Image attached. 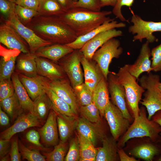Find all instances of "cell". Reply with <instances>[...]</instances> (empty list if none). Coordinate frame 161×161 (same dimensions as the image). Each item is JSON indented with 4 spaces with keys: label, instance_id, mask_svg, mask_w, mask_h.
<instances>
[{
    "label": "cell",
    "instance_id": "7",
    "mask_svg": "<svg viewBox=\"0 0 161 161\" xmlns=\"http://www.w3.org/2000/svg\"><path fill=\"white\" fill-rule=\"evenodd\" d=\"M3 20V22L13 28L27 42L31 53H34L41 48L53 44L40 37L33 30L23 24L15 13Z\"/></svg>",
    "mask_w": 161,
    "mask_h": 161
},
{
    "label": "cell",
    "instance_id": "26",
    "mask_svg": "<svg viewBox=\"0 0 161 161\" xmlns=\"http://www.w3.org/2000/svg\"><path fill=\"white\" fill-rule=\"evenodd\" d=\"M11 79L14 84L15 92L19 100L23 111L34 114V103L28 95L26 89L20 81L18 74L14 72Z\"/></svg>",
    "mask_w": 161,
    "mask_h": 161
},
{
    "label": "cell",
    "instance_id": "24",
    "mask_svg": "<svg viewBox=\"0 0 161 161\" xmlns=\"http://www.w3.org/2000/svg\"><path fill=\"white\" fill-rule=\"evenodd\" d=\"M35 58L33 53L20 54L16 60L14 71L30 77L37 75Z\"/></svg>",
    "mask_w": 161,
    "mask_h": 161
},
{
    "label": "cell",
    "instance_id": "4",
    "mask_svg": "<svg viewBox=\"0 0 161 161\" xmlns=\"http://www.w3.org/2000/svg\"><path fill=\"white\" fill-rule=\"evenodd\" d=\"M117 81L123 87L128 110L134 119L139 115V103L145 90L139 84L136 78L128 70V64L120 67L116 73Z\"/></svg>",
    "mask_w": 161,
    "mask_h": 161
},
{
    "label": "cell",
    "instance_id": "23",
    "mask_svg": "<svg viewBox=\"0 0 161 161\" xmlns=\"http://www.w3.org/2000/svg\"><path fill=\"white\" fill-rule=\"evenodd\" d=\"M126 26L124 23H118L114 19L111 18L88 33L78 37L73 42L65 45L74 49H80L88 41L100 32L110 29L125 27Z\"/></svg>",
    "mask_w": 161,
    "mask_h": 161
},
{
    "label": "cell",
    "instance_id": "50",
    "mask_svg": "<svg viewBox=\"0 0 161 161\" xmlns=\"http://www.w3.org/2000/svg\"><path fill=\"white\" fill-rule=\"evenodd\" d=\"M10 145V140L0 139V158L8 154L11 146Z\"/></svg>",
    "mask_w": 161,
    "mask_h": 161
},
{
    "label": "cell",
    "instance_id": "12",
    "mask_svg": "<svg viewBox=\"0 0 161 161\" xmlns=\"http://www.w3.org/2000/svg\"><path fill=\"white\" fill-rule=\"evenodd\" d=\"M0 42L8 49H16L21 52H30L27 42L11 27L3 22L0 25Z\"/></svg>",
    "mask_w": 161,
    "mask_h": 161
},
{
    "label": "cell",
    "instance_id": "48",
    "mask_svg": "<svg viewBox=\"0 0 161 161\" xmlns=\"http://www.w3.org/2000/svg\"><path fill=\"white\" fill-rule=\"evenodd\" d=\"M20 152L18 137L16 136L13 139L11 143L9 152L11 161H21V156Z\"/></svg>",
    "mask_w": 161,
    "mask_h": 161
},
{
    "label": "cell",
    "instance_id": "11",
    "mask_svg": "<svg viewBox=\"0 0 161 161\" xmlns=\"http://www.w3.org/2000/svg\"><path fill=\"white\" fill-rule=\"evenodd\" d=\"M107 82L111 101L120 109L126 118L130 122L132 121L134 118L127 107L124 88L117 81L115 73L110 72Z\"/></svg>",
    "mask_w": 161,
    "mask_h": 161
},
{
    "label": "cell",
    "instance_id": "56",
    "mask_svg": "<svg viewBox=\"0 0 161 161\" xmlns=\"http://www.w3.org/2000/svg\"><path fill=\"white\" fill-rule=\"evenodd\" d=\"M1 161H11L10 157V154L9 153L0 158Z\"/></svg>",
    "mask_w": 161,
    "mask_h": 161
},
{
    "label": "cell",
    "instance_id": "41",
    "mask_svg": "<svg viewBox=\"0 0 161 161\" xmlns=\"http://www.w3.org/2000/svg\"><path fill=\"white\" fill-rule=\"evenodd\" d=\"M80 158V151L77 136L72 138L69 143L68 150L65 158V161H78Z\"/></svg>",
    "mask_w": 161,
    "mask_h": 161
},
{
    "label": "cell",
    "instance_id": "39",
    "mask_svg": "<svg viewBox=\"0 0 161 161\" xmlns=\"http://www.w3.org/2000/svg\"><path fill=\"white\" fill-rule=\"evenodd\" d=\"M19 149L22 158L29 161H45L46 157L42 155L39 150H31L21 142L18 141Z\"/></svg>",
    "mask_w": 161,
    "mask_h": 161
},
{
    "label": "cell",
    "instance_id": "36",
    "mask_svg": "<svg viewBox=\"0 0 161 161\" xmlns=\"http://www.w3.org/2000/svg\"><path fill=\"white\" fill-rule=\"evenodd\" d=\"M79 114L81 117L91 123H101L100 111L93 102L86 106H80Z\"/></svg>",
    "mask_w": 161,
    "mask_h": 161
},
{
    "label": "cell",
    "instance_id": "29",
    "mask_svg": "<svg viewBox=\"0 0 161 161\" xmlns=\"http://www.w3.org/2000/svg\"><path fill=\"white\" fill-rule=\"evenodd\" d=\"M56 113L58 130L60 140L63 142H67L76 129L78 117L75 118Z\"/></svg>",
    "mask_w": 161,
    "mask_h": 161
},
{
    "label": "cell",
    "instance_id": "10",
    "mask_svg": "<svg viewBox=\"0 0 161 161\" xmlns=\"http://www.w3.org/2000/svg\"><path fill=\"white\" fill-rule=\"evenodd\" d=\"M104 117L109 125L112 137L116 141L130 126L129 121L111 100L105 108Z\"/></svg>",
    "mask_w": 161,
    "mask_h": 161
},
{
    "label": "cell",
    "instance_id": "28",
    "mask_svg": "<svg viewBox=\"0 0 161 161\" xmlns=\"http://www.w3.org/2000/svg\"><path fill=\"white\" fill-rule=\"evenodd\" d=\"M113 137L106 136L102 141V146L97 148L96 161H115L118 157L117 144Z\"/></svg>",
    "mask_w": 161,
    "mask_h": 161
},
{
    "label": "cell",
    "instance_id": "21",
    "mask_svg": "<svg viewBox=\"0 0 161 161\" xmlns=\"http://www.w3.org/2000/svg\"><path fill=\"white\" fill-rule=\"evenodd\" d=\"M41 83L45 93L50 99L52 104V109L56 113L68 117L78 118V115L71 106L62 99L58 97L49 86L50 80L40 76Z\"/></svg>",
    "mask_w": 161,
    "mask_h": 161
},
{
    "label": "cell",
    "instance_id": "60",
    "mask_svg": "<svg viewBox=\"0 0 161 161\" xmlns=\"http://www.w3.org/2000/svg\"><path fill=\"white\" fill-rule=\"evenodd\" d=\"M78 0H73L74 2L77 1Z\"/></svg>",
    "mask_w": 161,
    "mask_h": 161
},
{
    "label": "cell",
    "instance_id": "59",
    "mask_svg": "<svg viewBox=\"0 0 161 161\" xmlns=\"http://www.w3.org/2000/svg\"><path fill=\"white\" fill-rule=\"evenodd\" d=\"M8 1H11V2H13V3H15L16 2V0H8Z\"/></svg>",
    "mask_w": 161,
    "mask_h": 161
},
{
    "label": "cell",
    "instance_id": "35",
    "mask_svg": "<svg viewBox=\"0 0 161 161\" xmlns=\"http://www.w3.org/2000/svg\"><path fill=\"white\" fill-rule=\"evenodd\" d=\"M0 104L2 109L12 120L23 112L15 92L12 96L0 101Z\"/></svg>",
    "mask_w": 161,
    "mask_h": 161
},
{
    "label": "cell",
    "instance_id": "54",
    "mask_svg": "<svg viewBox=\"0 0 161 161\" xmlns=\"http://www.w3.org/2000/svg\"><path fill=\"white\" fill-rule=\"evenodd\" d=\"M151 119L159 125L161 129V110L157 112L152 116ZM160 135H161V131Z\"/></svg>",
    "mask_w": 161,
    "mask_h": 161
},
{
    "label": "cell",
    "instance_id": "32",
    "mask_svg": "<svg viewBox=\"0 0 161 161\" xmlns=\"http://www.w3.org/2000/svg\"><path fill=\"white\" fill-rule=\"evenodd\" d=\"M33 103L34 114L42 122L47 117L52 109L51 101L44 91L33 101Z\"/></svg>",
    "mask_w": 161,
    "mask_h": 161
},
{
    "label": "cell",
    "instance_id": "13",
    "mask_svg": "<svg viewBox=\"0 0 161 161\" xmlns=\"http://www.w3.org/2000/svg\"><path fill=\"white\" fill-rule=\"evenodd\" d=\"M49 84L50 88L54 93L69 105L78 115L79 114L80 106L74 89L68 77L59 80H50Z\"/></svg>",
    "mask_w": 161,
    "mask_h": 161
},
{
    "label": "cell",
    "instance_id": "19",
    "mask_svg": "<svg viewBox=\"0 0 161 161\" xmlns=\"http://www.w3.org/2000/svg\"><path fill=\"white\" fill-rule=\"evenodd\" d=\"M80 61L83 70L84 83L93 92L97 84L104 77L103 73L96 61L86 58L81 53Z\"/></svg>",
    "mask_w": 161,
    "mask_h": 161
},
{
    "label": "cell",
    "instance_id": "9",
    "mask_svg": "<svg viewBox=\"0 0 161 161\" xmlns=\"http://www.w3.org/2000/svg\"><path fill=\"white\" fill-rule=\"evenodd\" d=\"M80 55L79 49H74L58 61L73 89L83 83L84 75L81 66Z\"/></svg>",
    "mask_w": 161,
    "mask_h": 161
},
{
    "label": "cell",
    "instance_id": "58",
    "mask_svg": "<svg viewBox=\"0 0 161 161\" xmlns=\"http://www.w3.org/2000/svg\"><path fill=\"white\" fill-rule=\"evenodd\" d=\"M158 141H160L161 142V137L160 136L159 138ZM158 161H161V157L158 159Z\"/></svg>",
    "mask_w": 161,
    "mask_h": 161
},
{
    "label": "cell",
    "instance_id": "22",
    "mask_svg": "<svg viewBox=\"0 0 161 161\" xmlns=\"http://www.w3.org/2000/svg\"><path fill=\"white\" fill-rule=\"evenodd\" d=\"M21 52L18 49H7L0 45V80L11 78L17 58Z\"/></svg>",
    "mask_w": 161,
    "mask_h": 161
},
{
    "label": "cell",
    "instance_id": "49",
    "mask_svg": "<svg viewBox=\"0 0 161 161\" xmlns=\"http://www.w3.org/2000/svg\"><path fill=\"white\" fill-rule=\"evenodd\" d=\"M40 0H16L15 3L23 7L38 11Z\"/></svg>",
    "mask_w": 161,
    "mask_h": 161
},
{
    "label": "cell",
    "instance_id": "43",
    "mask_svg": "<svg viewBox=\"0 0 161 161\" xmlns=\"http://www.w3.org/2000/svg\"><path fill=\"white\" fill-rule=\"evenodd\" d=\"M151 56L152 71L155 72L161 71V42L151 50Z\"/></svg>",
    "mask_w": 161,
    "mask_h": 161
},
{
    "label": "cell",
    "instance_id": "44",
    "mask_svg": "<svg viewBox=\"0 0 161 161\" xmlns=\"http://www.w3.org/2000/svg\"><path fill=\"white\" fill-rule=\"evenodd\" d=\"M74 7H80L93 11H101L100 0H78L75 2Z\"/></svg>",
    "mask_w": 161,
    "mask_h": 161
},
{
    "label": "cell",
    "instance_id": "42",
    "mask_svg": "<svg viewBox=\"0 0 161 161\" xmlns=\"http://www.w3.org/2000/svg\"><path fill=\"white\" fill-rule=\"evenodd\" d=\"M15 92L14 84L11 78L0 80V101L12 96Z\"/></svg>",
    "mask_w": 161,
    "mask_h": 161
},
{
    "label": "cell",
    "instance_id": "16",
    "mask_svg": "<svg viewBox=\"0 0 161 161\" xmlns=\"http://www.w3.org/2000/svg\"><path fill=\"white\" fill-rule=\"evenodd\" d=\"M42 122L35 114L26 113L19 117L11 126L0 133V139H10L17 133L29 128L39 127Z\"/></svg>",
    "mask_w": 161,
    "mask_h": 161
},
{
    "label": "cell",
    "instance_id": "31",
    "mask_svg": "<svg viewBox=\"0 0 161 161\" xmlns=\"http://www.w3.org/2000/svg\"><path fill=\"white\" fill-rule=\"evenodd\" d=\"M160 153V149L158 146L148 143L135 147L130 151L129 154L145 161H151Z\"/></svg>",
    "mask_w": 161,
    "mask_h": 161
},
{
    "label": "cell",
    "instance_id": "55",
    "mask_svg": "<svg viewBox=\"0 0 161 161\" xmlns=\"http://www.w3.org/2000/svg\"><path fill=\"white\" fill-rule=\"evenodd\" d=\"M101 7L106 6L114 7L117 2V0H100Z\"/></svg>",
    "mask_w": 161,
    "mask_h": 161
},
{
    "label": "cell",
    "instance_id": "57",
    "mask_svg": "<svg viewBox=\"0 0 161 161\" xmlns=\"http://www.w3.org/2000/svg\"><path fill=\"white\" fill-rule=\"evenodd\" d=\"M158 87L160 90L161 92V82H160L158 84Z\"/></svg>",
    "mask_w": 161,
    "mask_h": 161
},
{
    "label": "cell",
    "instance_id": "5",
    "mask_svg": "<svg viewBox=\"0 0 161 161\" xmlns=\"http://www.w3.org/2000/svg\"><path fill=\"white\" fill-rule=\"evenodd\" d=\"M140 84L145 89L144 98L140 102L146 109L148 118L151 120L158 111L161 110V92L158 87L160 76L151 72L143 75L139 80Z\"/></svg>",
    "mask_w": 161,
    "mask_h": 161
},
{
    "label": "cell",
    "instance_id": "8",
    "mask_svg": "<svg viewBox=\"0 0 161 161\" xmlns=\"http://www.w3.org/2000/svg\"><path fill=\"white\" fill-rule=\"evenodd\" d=\"M131 22L133 25L128 28V31L134 35L133 41L138 40L142 42L146 39L149 43L157 41L158 39L153 35V33L161 32V22L146 21L139 16L133 14L131 17Z\"/></svg>",
    "mask_w": 161,
    "mask_h": 161
},
{
    "label": "cell",
    "instance_id": "3",
    "mask_svg": "<svg viewBox=\"0 0 161 161\" xmlns=\"http://www.w3.org/2000/svg\"><path fill=\"white\" fill-rule=\"evenodd\" d=\"M161 131L159 125L148 118L145 108L141 107L139 115L134 119L132 124L119 140L118 148H122L129 140L134 138L146 137L153 142L158 141Z\"/></svg>",
    "mask_w": 161,
    "mask_h": 161
},
{
    "label": "cell",
    "instance_id": "20",
    "mask_svg": "<svg viewBox=\"0 0 161 161\" xmlns=\"http://www.w3.org/2000/svg\"><path fill=\"white\" fill-rule=\"evenodd\" d=\"M149 43L147 41L143 44L140 48L139 54L134 63L128 64V70L130 73L137 80L140 75L144 72L149 73L152 71L151 62L150 59L151 50L149 47Z\"/></svg>",
    "mask_w": 161,
    "mask_h": 161
},
{
    "label": "cell",
    "instance_id": "30",
    "mask_svg": "<svg viewBox=\"0 0 161 161\" xmlns=\"http://www.w3.org/2000/svg\"><path fill=\"white\" fill-rule=\"evenodd\" d=\"M17 74L20 81L33 101L44 92L41 83L40 75H37L34 76L30 77Z\"/></svg>",
    "mask_w": 161,
    "mask_h": 161
},
{
    "label": "cell",
    "instance_id": "17",
    "mask_svg": "<svg viewBox=\"0 0 161 161\" xmlns=\"http://www.w3.org/2000/svg\"><path fill=\"white\" fill-rule=\"evenodd\" d=\"M57 113L52 109L49 112L43 126L38 128L42 142L49 146H55L59 143Z\"/></svg>",
    "mask_w": 161,
    "mask_h": 161
},
{
    "label": "cell",
    "instance_id": "40",
    "mask_svg": "<svg viewBox=\"0 0 161 161\" xmlns=\"http://www.w3.org/2000/svg\"><path fill=\"white\" fill-rule=\"evenodd\" d=\"M15 12L19 21L25 25L38 15V12L36 10L24 7L16 4Z\"/></svg>",
    "mask_w": 161,
    "mask_h": 161
},
{
    "label": "cell",
    "instance_id": "53",
    "mask_svg": "<svg viewBox=\"0 0 161 161\" xmlns=\"http://www.w3.org/2000/svg\"><path fill=\"white\" fill-rule=\"evenodd\" d=\"M57 1L66 11L74 7V2L73 0H57Z\"/></svg>",
    "mask_w": 161,
    "mask_h": 161
},
{
    "label": "cell",
    "instance_id": "1",
    "mask_svg": "<svg viewBox=\"0 0 161 161\" xmlns=\"http://www.w3.org/2000/svg\"><path fill=\"white\" fill-rule=\"evenodd\" d=\"M40 37L53 44L65 45L74 41L78 36L59 16L38 15L26 25Z\"/></svg>",
    "mask_w": 161,
    "mask_h": 161
},
{
    "label": "cell",
    "instance_id": "46",
    "mask_svg": "<svg viewBox=\"0 0 161 161\" xmlns=\"http://www.w3.org/2000/svg\"><path fill=\"white\" fill-rule=\"evenodd\" d=\"M25 137L29 143L37 148V149L45 151H48L40 143V140L41 137L38 131L34 129L29 130L26 134Z\"/></svg>",
    "mask_w": 161,
    "mask_h": 161
},
{
    "label": "cell",
    "instance_id": "45",
    "mask_svg": "<svg viewBox=\"0 0 161 161\" xmlns=\"http://www.w3.org/2000/svg\"><path fill=\"white\" fill-rule=\"evenodd\" d=\"M134 1V0H117L116 4L112 9V13L117 18L121 21L129 22L125 18L122 14L121 9L124 6L129 7L132 6Z\"/></svg>",
    "mask_w": 161,
    "mask_h": 161
},
{
    "label": "cell",
    "instance_id": "51",
    "mask_svg": "<svg viewBox=\"0 0 161 161\" xmlns=\"http://www.w3.org/2000/svg\"><path fill=\"white\" fill-rule=\"evenodd\" d=\"M118 154L121 161H137V160L133 157L128 155L122 148H118Z\"/></svg>",
    "mask_w": 161,
    "mask_h": 161
},
{
    "label": "cell",
    "instance_id": "25",
    "mask_svg": "<svg viewBox=\"0 0 161 161\" xmlns=\"http://www.w3.org/2000/svg\"><path fill=\"white\" fill-rule=\"evenodd\" d=\"M74 49L65 45L53 44L41 48L33 53L36 57H42L58 62Z\"/></svg>",
    "mask_w": 161,
    "mask_h": 161
},
{
    "label": "cell",
    "instance_id": "34",
    "mask_svg": "<svg viewBox=\"0 0 161 161\" xmlns=\"http://www.w3.org/2000/svg\"><path fill=\"white\" fill-rule=\"evenodd\" d=\"M79 143L80 161H95L97 148L89 140L78 134Z\"/></svg>",
    "mask_w": 161,
    "mask_h": 161
},
{
    "label": "cell",
    "instance_id": "47",
    "mask_svg": "<svg viewBox=\"0 0 161 161\" xmlns=\"http://www.w3.org/2000/svg\"><path fill=\"white\" fill-rule=\"evenodd\" d=\"M16 4L8 0H0V11L5 18L15 13Z\"/></svg>",
    "mask_w": 161,
    "mask_h": 161
},
{
    "label": "cell",
    "instance_id": "38",
    "mask_svg": "<svg viewBox=\"0 0 161 161\" xmlns=\"http://www.w3.org/2000/svg\"><path fill=\"white\" fill-rule=\"evenodd\" d=\"M54 147V149L52 151L43 153L46 157V160L47 161H64L69 147L68 143L60 140Z\"/></svg>",
    "mask_w": 161,
    "mask_h": 161
},
{
    "label": "cell",
    "instance_id": "52",
    "mask_svg": "<svg viewBox=\"0 0 161 161\" xmlns=\"http://www.w3.org/2000/svg\"><path fill=\"white\" fill-rule=\"evenodd\" d=\"M0 107V124L2 126L8 125L10 122L9 117Z\"/></svg>",
    "mask_w": 161,
    "mask_h": 161
},
{
    "label": "cell",
    "instance_id": "2",
    "mask_svg": "<svg viewBox=\"0 0 161 161\" xmlns=\"http://www.w3.org/2000/svg\"><path fill=\"white\" fill-rule=\"evenodd\" d=\"M110 11H93L73 7L59 17L73 30L78 37L83 35L111 19Z\"/></svg>",
    "mask_w": 161,
    "mask_h": 161
},
{
    "label": "cell",
    "instance_id": "18",
    "mask_svg": "<svg viewBox=\"0 0 161 161\" xmlns=\"http://www.w3.org/2000/svg\"><path fill=\"white\" fill-rule=\"evenodd\" d=\"M38 75L50 81L59 80L67 77L58 62L42 57L35 58Z\"/></svg>",
    "mask_w": 161,
    "mask_h": 161
},
{
    "label": "cell",
    "instance_id": "33",
    "mask_svg": "<svg viewBox=\"0 0 161 161\" xmlns=\"http://www.w3.org/2000/svg\"><path fill=\"white\" fill-rule=\"evenodd\" d=\"M37 11L40 15L60 16L66 11L57 0H40Z\"/></svg>",
    "mask_w": 161,
    "mask_h": 161
},
{
    "label": "cell",
    "instance_id": "15",
    "mask_svg": "<svg viewBox=\"0 0 161 161\" xmlns=\"http://www.w3.org/2000/svg\"><path fill=\"white\" fill-rule=\"evenodd\" d=\"M123 34L122 31L115 28L103 31L88 41L79 50L86 58L92 59L94 53L106 41Z\"/></svg>",
    "mask_w": 161,
    "mask_h": 161
},
{
    "label": "cell",
    "instance_id": "14",
    "mask_svg": "<svg viewBox=\"0 0 161 161\" xmlns=\"http://www.w3.org/2000/svg\"><path fill=\"white\" fill-rule=\"evenodd\" d=\"M76 129L78 134L89 140L95 146L106 136L101 123H92L81 117L77 118Z\"/></svg>",
    "mask_w": 161,
    "mask_h": 161
},
{
    "label": "cell",
    "instance_id": "27",
    "mask_svg": "<svg viewBox=\"0 0 161 161\" xmlns=\"http://www.w3.org/2000/svg\"><path fill=\"white\" fill-rule=\"evenodd\" d=\"M107 80L103 77L93 91V100L98 109L100 116H104V111L110 102Z\"/></svg>",
    "mask_w": 161,
    "mask_h": 161
},
{
    "label": "cell",
    "instance_id": "37",
    "mask_svg": "<svg viewBox=\"0 0 161 161\" xmlns=\"http://www.w3.org/2000/svg\"><path fill=\"white\" fill-rule=\"evenodd\" d=\"M74 89L80 107L93 102V92L84 83L77 86Z\"/></svg>",
    "mask_w": 161,
    "mask_h": 161
},
{
    "label": "cell",
    "instance_id": "6",
    "mask_svg": "<svg viewBox=\"0 0 161 161\" xmlns=\"http://www.w3.org/2000/svg\"><path fill=\"white\" fill-rule=\"evenodd\" d=\"M123 52L120 41L114 38L106 41L94 54L92 59L97 63L107 80L112 60L119 58Z\"/></svg>",
    "mask_w": 161,
    "mask_h": 161
}]
</instances>
